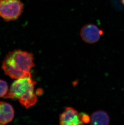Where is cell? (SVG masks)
Listing matches in <instances>:
<instances>
[{
	"mask_svg": "<svg viewBox=\"0 0 124 125\" xmlns=\"http://www.w3.org/2000/svg\"><path fill=\"white\" fill-rule=\"evenodd\" d=\"M34 66L33 54L19 49L7 53L2 62V69L6 75L18 79L31 77L30 71Z\"/></svg>",
	"mask_w": 124,
	"mask_h": 125,
	"instance_id": "obj_1",
	"label": "cell"
},
{
	"mask_svg": "<svg viewBox=\"0 0 124 125\" xmlns=\"http://www.w3.org/2000/svg\"><path fill=\"white\" fill-rule=\"evenodd\" d=\"M36 81L31 77L19 78L11 85L10 90L4 98L12 100H18L21 105L28 109L37 101L36 95L34 93Z\"/></svg>",
	"mask_w": 124,
	"mask_h": 125,
	"instance_id": "obj_2",
	"label": "cell"
},
{
	"mask_svg": "<svg viewBox=\"0 0 124 125\" xmlns=\"http://www.w3.org/2000/svg\"><path fill=\"white\" fill-rule=\"evenodd\" d=\"M103 34V31L92 24L85 25L80 31L81 37L88 43H94L98 42Z\"/></svg>",
	"mask_w": 124,
	"mask_h": 125,
	"instance_id": "obj_4",
	"label": "cell"
},
{
	"mask_svg": "<svg viewBox=\"0 0 124 125\" xmlns=\"http://www.w3.org/2000/svg\"><path fill=\"white\" fill-rule=\"evenodd\" d=\"M8 91V85L7 82L0 79V98L5 97Z\"/></svg>",
	"mask_w": 124,
	"mask_h": 125,
	"instance_id": "obj_8",
	"label": "cell"
},
{
	"mask_svg": "<svg viewBox=\"0 0 124 125\" xmlns=\"http://www.w3.org/2000/svg\"><path fill=\"white\" fill-rule=\"evenodd\" d=\"M80 114L81 118L84 124H88L90 123V117L85 113H81Z\"/></svg>",
	"mask_w": 124,
	"mask_h": 125,
	"instance_id": "obj_9",
	"label": "cell"
},
{
	"mask_svg": "<svg viewBox=\"0 0 124 125\" xmlns=\"http://www.w3.org/2000/svg\"><path fill=\"white\" fill-rule=\"evenodd\" d=\"M61 125H80L84 124L80 114L73 108L67 107L59 117Z\"/></svg>",
	"mask_w": 124,
	"mask_h": 125,
	"instance_id": "obj_5",
	"label": "cell"
},
{
	"mask_svg": "<svg viewBox=\"0 0 124 125\" xmlns=\"http://www.w3.org/2000/svg\"><path fill=\"white\" fill-rule=\"evenodd\" d=\"M43 93V91L42 89H37V91H36V94L38 95H40Z\"/></svg>",
	"mask_w": 124,
	"mask_h": 125,
	"instance_id": "obj_10",
	"label": "cell"
},
{
	"mask_svg": "<svg viewBox=\"0 0 124 125\" xmlns=\"http://www.w3.org/2000/svg\"><path fill=\"white\" fill-rule=\"evenodd\" d=\"M21 0H0V17L6 21L18 19L23 12Z\"/></svg>",
	"mask_w": 124,
	"mask_h": 125,
	"instance_id": "obj_3",
	"label": "cell"
},
{
	"mask_svg": "<svg viewBox=\"0 0 124 125\" xmlns=\"http://www.w3.org/2000/svg\"><path fill=\"white\" fill-rule=\"evenodd\" d=\"M110 117L106 112L102 110L95 111L90 117L91 125H108L110 124Z\"/></svg>",
	"mask_w": 124,
	"mask_h": 125,
	"instance_id": "obj_7",
	"label": "cell"
},
{
	"mask_svg": "<svg viewBox=\"0 0 124 125\" xmlns=\"http://www.w3.org/2000/svg\"><path fill=\"white\" fill-rule=\"evenodd\" d=\"M15 112L12 105L5 102H0V124L5 125L11 122Z\"/></svg>",
	"mask_w": 124,
	"mask_h": 125,
	"instance_id": "obj_6",
	"label": "cell"
}]
</instances>
